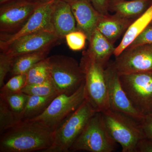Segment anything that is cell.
Listing matches in <instances>:
<instances>
[{
	"label": "cell",
	"instance_id": "1",
	"mask_svg": "<svg viewBox=\"0 0 152 152\" xmlns=\"http://www.w3.org/2000/svg\"><path fill=\"white\" fill-rule=\"evenodd\" d=\"M53 132L37 123L21 121L1 134L0 152H44L51 146Z\"/></svg>",
	"mask_w": 152,
	"mask_h": 152
},
{
	"label": "cell",
	"instance_id": "2",
	"mask_svg": "<svg viewBox=\"0 0 152 152\" xmlns=\"http://www.w3.org/2000/svg\"><path fill=\"white\" fill-rule=\"evenodd\" d=\"M96 111L86 99L54 132L51 146L44 152H68Z\"/></svg>",
	"mask_w": 152,
	"mask_h": 152
},
{
	"label": "cell",
	"instance_id": "3",
	"mask_svg": "<svg viewBox=\"0 0 152 152\" xmlns=\"http://www.w3.org/2000/svg\"><path fill=\"white\" fill-rule=\"evenodd\" d=\"M80 64L85 74L87 99L96 112H103L110 109L104 75L106 66L86 50L83 52Z\"/></svg>",
	"mask_w": 152,
	"mask_h": 152
},
{
	"label": "cell",
	"instance_id": "4",
	"mask_svg": "<svg viewBox=\"0 0 152 152\" xmlns=\"http://www.w3.org/2000/svg\"><path fill=\"white\" fill-rule=\"evenodd\" d=\"M111 137L122 147V152H136L137 144L145 137L140 124L125 114L109 109L101 112Z\"/></svg>",
	"mask_w": 152,
	"mask_h": 152
},
{
	"label": "cell",
	"instance_id": "5",
	"mask_svg": "<svg viewBox=\"0 0 152 152\" xmlns=\"http://www.w3.org/2000/svg\"><path fill=\"white\" fill-rule=\"evenodd\" d=\"M86 98L85 82L70 95H58L42 113L27 121L39 124L54 132L61 123L77 110Z\"/></svg>",
	"mask_w": 152,
	"mask_h": 152
},
{
	"label": "cell",
	"instance_id": "6",
	"mask_svg": "<svg viewBox=\"0 0 152 152\" xmlns=\"http://www.w3.org/2000/svg\"><path fill=\"white\" fill-rule=\"evenodd\" d=\"M48 58L51 79L59 94H72L84 83L85 74L73 58L59 55Z\"/></svg>",
	"mask_w": 152,
	"mask_h": 152
},
{
	"label": "cell",
	"instance_id": "7",
	"mask_svg": "<svg viewBox=\"0 0 152 152\" xmlns=\"http://www.w3.org/2000/svg\"><path fill=\"white\" fill-rule=\"evenodd\" d=\"M117 142L106 129L101 112H96L77 138L69 152H112Z\"/></svg>",
	"mask_w": 152,
	"mask_h": 152
},
{
	"label": "cell",
	"instance_id": "8",
	"mask_svg": "<svg viewBox=\"0 0 152 152\" xmlns=\"http://www.w3.org/2000/svg\"><path fill=\"white\" fill-rule=\"evenodd\" d=\"M123 88L135 108L152 115V70L120 75Z\"/></svg>",
	"mask_w": 152,
	"mask_h": 152
},
{
	"label": "cell",
	"instance_id": "9",
	"mask_svg": "<svg viewBox=\"0 0 152 152\" xmlns=\"http://www.w3.org/2000/svg\"><path fill=\"white\" fill-rule=\"evenodd\" d=\"M42 3L32 0H13L1 5V35L18 31Z\"/></svg>",
	"mask_w": 152,
	"mask_h": 152
},
{
	"label": "cell",
	"instance_id": "10",
	"mask_svg": "<svg viewBox=\"0 0 152 152\" xmlns=\"http://www.w3.org/2000/svg\"><path fill=\"white\" fill-rule=\"evenodd\" d=\"M110 109L119 112L140 122L145 116L138 111L133 105L123 88L120 75L112 62H109L104 70Z\"/></svg>",
	"mask_w": 152,
	"mask_h": 152
},
{
	"label": "cell",
	"instance_id": "11",
	"mask_svg": "<svg viewBox=\"0 0 152 152\" xmlns=\"http://www.w3.org/2000/svg\"><path fill=\"white\" fill-rule=\"evenodd\" d=\"M112 64L120 75L152 70V44L128 47Z\"/></svg>",
	"mask_w": 152,
	"mask_h": 152
},
{
	"label": "cell",
	"instance_id": "12",
	"mask_svg": "<svg viewBox=\"0 0 152 152\" xmlns=\"http://www.w3.org/2000/svg\"><path fill=\"white\" fill-rule=\"evenodd\" d=\"M59 39L54 33L44 31L22 36L0 48L1 53L14 58L29 53L52 48Z\"/></svg>",
	"mask_w": 152,
	"mask_h": 152
},
{
	"label": "cell",
	"instance_id": "13",
	"mask_svg": "<svg viewBox=\"0 0 152 152\" xmlns=\"http://www.w3.org/2000/svg\"><path fill=\"white\" fill-rule=\"evenodd\" d=\"M55 1L51 0L43 3L16 32L11 34L1 35L0 47L8 45L20 37L29 34L44 31L54 33L51 22V15Z\"/></svg>",
	"mask_w": 152,
	"mask_h": 152
},
{
	"label": "cell",
	"instance_id": "14",
	"mask_svg": "<svg viewBox=\"0 0 152 152\" xmlns=\"http://www.w3.org/2000/svg\"><path fill=\"white\" fill-rule=\"evenodd\" d=\"M69 4L75 19L77 29L84 33L88 41L96 29L101 14L88 0H76Z\"/></svg>",
	"mask_w": 152,
	"mask_h": 152
},
{
	"label": "cell",
	"instance_id": "15",
	"mask_svg": "<svg viewBox=\"0 0 152 152\" xmlns=\"http://www.w3.org/2000/svg\"><path fill=\"white\" fill-rule=\"evenodd\" d=\"M51 22L55 34L60 39L77 30L75 17L69 3L55 0L51 15Z\"/></svg>",
	"mask_w": 152,
	"mask_h": 152
},
{
	"label": "cell",
	"instance_id": "16",
	"mask_svg": "<svg viewBox=\"0 0 152 152\" xmlns=\"http://www.w3.org/2000/svg\"><path fill=\"white\" fill-rule=\"evenodd\" d=\"M134 20L126 18L117 13L101 15L96 29L111 43L114 44L126 32Z\"/></svg>",
	"mask_w": 152,
	"mask_h": 152
},
{
	"label": "cell",
	"instance_id": "17",
	"mask_svg": "<svg viewBox=\"0 0 152 152\" xmlns=\"http://www.w3.org/2000/svg\"><path fill=\"white\" fill-rule=\"evenodd\" d=\"M152 5V0H111L109 11L128 19L138 18Z\"/></svg>",
	"mask_w": 152,
	"mask_h": 152
},
{
	"label": "cell",
	"instance_id": "18",
	"mask_svg": "<svg viewBox=\"0 0 152 152\" xmlns=\"http://www.w3.org/2000/svg\"><path fill=\"white\" fill-rule=\"evenodd\" d=\"M88 48L86 51L105 66L108 64L110 58L116 48L97 29L88 40Z\"/></svg>",
	"mask_w": 152,
	"mask_h": 152
},
{
	"label": "cell",
	"instance_id": "19",
	"mask_svg": "<svg viewBox=\"0 0 152 152\" xmlns=\"http://www.w3.org/2000/svg\"><path fill=\"white\" fill-rule=\"evenodd\" d=\"M152 20V5L142 15L132 23L124 33L119 45L116 48L114 55L118 56L129 46L133 41L150 24Z\"/></svg>",
	"mask_w": 152,
	"mask_h": 152
},
{
	"label": "cell",
	"instance_id": "20",
	"mask_svg": "<svg viewBox=\"0 0 152 152\" xmlns=\"http://www.w3.org/2000/svg\"><path fill=\"white\" fill-rule=\"evenodd\" d=\"M51 48L29 53L14 58L10 72L13 75L26 74L37 63L47 58Z\"/></svg>",
	"mask_w": 152,
	"mask_h": 152
},
{
	"label": "cell",
	"instance_id": "21",
	"mask_svg": "<svg viewBox=\"0 0 152 152\" xmlns=\"http://www.w3.org/2000/svg\"><path fill=\"white\" fill-rule=\"evenodd\" d=\"M59 94H55L44 96H29L25 109L19 114L20 120L21 121H27L40 115Z\"/></svg>",
	"mask_w": 152,
	"mask_h": 152
},
{
	"label": "cell",
	"instance_id": "22",
	"mask_svg": "<svg viewBox=\"0 0 152 152\" xmlns=\"http://www.w3.org/2000/svg\"><path fill=\"white\" fill-rule=\"evenodd\" d=\"M26 75V85L39 83L50 79L48 58L47 57L36 64L28 71Z\"/></svg>",
	"mask_w": 152,
	"mask_h": 152
},
{
	"label": "cell",
	"instance_id": "23",
	"mask_svg": "<svg viewBox=\"0 0 152 152\" xmlns=\"http://www.w3.org/2000/svg\"><path fill=\"white\" fill-rule=\"evenodd\" d=\"M28 95L21 92H13L1 89L0 98L2 99L14 112L21 113L27 103Z\"/></svg>",
	"mask_w": 152,
	"mask_h": 152
},
{
	"label": "cell",
	"instance_id": "24",
	"mask_svg": "<svg viewBox=\"0 0 152 152\" xmlns=\"http://www.w3.org/2000/svg\"><path fill=\"white\" fill-rule=\"evenodd\" d=\"M21 121L19 114L14 112L0 98V134Z\"/></svg>",
	"mask_w": 152,
	"mask_h": 152
},
{
	"label": "cell",
	"instance_id": "25",
	"mask_svg": "<svg viewBox=\"0 0 152 152\" xmlns=\"http://www.w3.org/2000/svg\"><path fill=\"white\" fill-rule=\"evenodd\" d=\"M20 92L28 96H40L55 94H59L51 78L39 83L26 85L21 90Z\"/></svg>",
	"mask_w": 152,
	"mask_h": 152
},
{
	"label": "cell",
	"instance_id": "26",
	"mask_svg": "<svg viewBox=\"0 0 152 152\" xmlns=\"http://www.w3.org/2000/svg\"><path fill=\"white\" fill-rule=\"evenodd\" d=\"M65 38L69 49L75 51L81 50L84 48L86 41L88 40L86 34L78 30L69 33Z\"/></svg>",
	"mask_w": 152,
	"mask_h": 152
},
{
	"label": "cell",
	"instance_id": "27",
	"mask_svg": "<svg viewBox=\"0 0 152 152\" xmlns=\"http://www.w3.org/2000/svg\"><path fill=\"white\" fill-rule=\"evenodd\" d=\"M26 74L15 75L11 78L1 89L13 92H20L26 86Z\"/></svg>",
	"mask_w": 152,
	"mask_h": 152
},
{
	"label": "cell",
	"instance_id": "28",
	"mask_svg": "<svg viewBox=\"0 0 152 152\" xmlns=\"http://www.w3.org/2000/svg\"><path fill=\"white\" fill-rule=\"evenodd\" d=\"M13 58L1 52L0 54V87L5 84L6 76L10 72Z\"/></svg>",
	"mask_w": 152,
	"mask_h": 152
},
{
	"label": "cell",
	"instance_id": "29",
	"mask_svg": "<svg viewBox=\"0 0 152 152\" xmlns=\"http://www.w3.org/2000/svg\"><path fill=\"white\" fill-rule=\"evenodd\" d=\"M149 44H152V25L151 24L148 25L128 47Z\"/></svg>",
	"mask_w": 152,
	"mask_h": 152
},
{
	"label": "cell",
	"instance_id": "30",
	"mask_svg": "<svg viewBox=\"0 0 152 152\" xmlns=\"http://www.w3.org/2000/svg\"><path fill=\"white\" fill-rule=\"evenodd\" d=\"M96 10L101 15L109 13V6L111 0H88Z\"/></svg>",
	"mask_w": 152,
	"mask_h": 152
},
{
	"label": "cell",
	"instance_id": "31",
	"mask_svg": "<svg viewBox=\"0 0 152 152\" xmlns=\"http://www.w3.org/2000/svg\"><path fill=\"white\" fill-rule=\"evenodd\" d=\"M140 123L145 137L152 140V115L145 116Z\"/></svg>",
	"mask_w": 152,
	"mask_h": 152
},
{
	"label": "cell",
	"instance_id": "32",
	"mask_svg": "<svg viewBox=\"0 0 152 152\" xmlns=\"http://www.w3.org/2000/svg\"><path fill=\"white\" fill-rule=\"evenodd\" d=\"M136 152H152V140L145 137L137 144Z\"/></svg>",
	"mask_w": 152,
	"mask_h": 152
},
{
	"label": "cell",
	"instance_id": "33",
	"mask_svg": "<svg viewBox=\"0 0 152 152\" xmlns=\"http://www.w3.org/2000/svg\"><path fill=\"white\" fill-rule=\"evenodd\" d=\"M12 1H13V0H0V5Z\"/></svg>",
	"mask_w": 152,
	"mask_h": 152
},
{
	"label": "cell",
	"instance_id": "34",
	"mask_svg": "<svg viewBox=\"0 0 152 152\" xmlns=\"http://www.w3.org/2000/svg\"><path fill=\"white\" fill-rule=\"evenodd\" d=\"M32 1H36L40 2L45 3L51 0H32Z\"/></svg>",
	"mask_w": 152,
	"mask_h": 152
},
{
	"label": "cell",
	"instance_id": "35",
	"mask_svg": "<svg viewBox=\"0 0 152 152\" xmlns=\"http://www.w3.org/2000/svg\"><path fill=\"white\" fill-rule=\"evenodd\" d=\"M61 1H64L66 2L67 3H70L74 1H76V0H61Z\"/></svg>",
	"mask_w": 152,
	"mask_h": 152
},
{
	"label": "cell",
	"instance_id": "36",
	"mask_svg": "<svg viewBox=\"0 0 152 152\" xmlns=\"http://www.w3.org/2000/svg\"><path fill=\"white\" fill-rule=\"evenodd\" d=\"M150 24H151V25H152V20L151 22V23H150Z\"/></svg>",
	"mask_w": 152,
	"mask_h": 152
}]
</instances>
